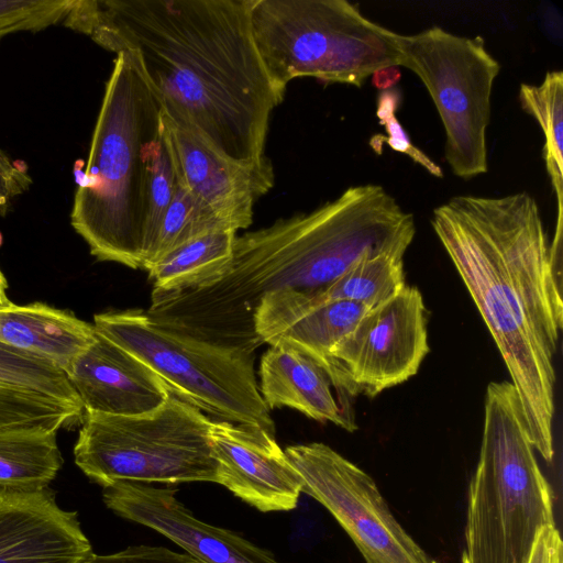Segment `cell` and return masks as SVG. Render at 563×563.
I'll return each instance as SVG.
<instances>
[{
  "instance_id": "obj_29",
  "label": "cell",
  "mask_w": 563,
  "mask_h": 563,
  "mask_svg": "<svg viewBox=\"0 0 563 563\" xmlns=\"http://www.w3.org/2000/svg\"><path fill=\"white\" fill-rule=\"evenodd\" d=\"M79 563H203L192 554L158 545H132L111 554L91 552Z\"/></svg>"
},
{
  "instance_id": "obj_19",
  "label": "cell",
  "mask_w": 563,
  "mask_h": 563,
  "mask_svg": "<svg viewBox=\"0 0 563 563\" xmlns=\"http://www.w3.org/2000/svg\"><path fill=\"white\" fill-rule=\"evenodd\" d=\"M258 374L260 394L269 410L288 407L349 432L357 429L354 418L335 398L328 374L301 352L285 345L271 346L261 357Z\"/></svg>"
},
{
  "instance_id": "obj_31",
  "label": "cell",
  "mask_w": 563,
  "mask_h": 563,
  "mask_svg": "<svg viewBox=\"0 0 563 563\" xmlns=\"http://www.w3.org/2000/svg\"><path fill=\"white\" fill-rule=\"evenodd\" d=\"M526 563H563V543L556 525L538 532Z\"/></svg>"
},
{
  "instance_id": "obj_34",
  "label": "cell",
  "mask_w": 563,
  "mask_h": 563,
  "mask_svg": "<svg viewBox=\"0 0 563 563\" xmlns=\"http://www.w3.org/2000/svg\"><path fill=\"white\" fill-rule=\"evenodd\" d=\"M8 34H10V32H8L7 30L0 27V38L5 36V35H8Z\"/></svg>"
},
{
  "instance_id": "obj_17",
  "label": "cell",
  "mask_w": 563,
  "mask_h": 563,
  "mask_svg": "<svg viewBox=\"0 0 563 563\" xmlns=\"http://www.w3.org/2000/svg\"><path fill=\"white\" fill-rule=\"evenodd\" d=\"M66 376L88 412L137 416L154 410L169 395L145 363L97 330Z\"/></svg>"
},
{
  "instance_id": "obj_18",
  "label": "cell",
  "mask_w": 563,
  "mask_h": 563,
  "mask_svg": "<svg viewBox=\"0 0 563 563\" xmlns=\"http://www.w3.org/2000/svg\"><path fill=\"white\" fill-rule=\"evenodd\" d=\"M85 410L66 374L0 343V428L81 424Z\"/></svg>"
},
{
  "instance_id": "obj_22",
  "label": "cell",
  "mask_w": 563,
  "mask_h": 563,
  "mask_svg": "<svg viewBox=\"0 0 563 563\" xmlns=\"http://www.w3.org/2000/svg\"><path fill=\"white\" fill-rule=\"evenodd\" d=\"M62 463L56 430L41 424L0 428V489H46Z\"/></svg>"
},
{
  "instance_id": "obj_9",
  "label": "cell",
  "mask_w": 563,
  "mask_h": 563,
  "mask_svg": "<svg viewBox=\"0 0 563 563\" xmlns=\"http://www.w3.org/2000/svg\"><path fill=\"white\" fill-rule=\"evenodd\" d=\"M399 66L426 86L445 131V159L452 173L470 179L487 173L486 131L492 91L500 64L482 36H461L440 26L396 33Z\"/></svg>"
},
{
  "instance_id": "obj_11",
  "label": "cell",
  "mask_w": 563,
  "mask_h": 563,
  "mask_svg": "<svg viewBox=\"0 0 563 563\" xmlns=\"http://www.w3.org/2000/svg\"><path fill=\"white\" fill-rule=\"evenodd\" d=\"M429 352L427 310L421 292L405 286L367 310L335 345L332 357L350 397L379 393L413 376Z\"/></svg>"
},
{
  "instance_id": "obj_8",
  "label": "cell",
  "mask_w": 563,
  "mask_h": 563,
  "mask_svg": "<svg viewBox=\"0 0 563 563\" xmlns=\"http://www.w3.org/2000/svg\"><path fill=\"white\" fill-rule=\"evenodd\" d=\"M211 421L173 394L154 410L137 416L85 411L75 463L102 488L119 482L217 483Z\"/></svg>"
},
{
  "instance_id": "obj_1",
  "label": "cell",
  "mask_w": 563,
  "mask_h": 563,
  "mask_svg": "<svg viewBox=\"0 0 563 563\" xmlns=\"http://www.w3.org/2000/svg\"><path fill=\"white\" fill-rule=\"evenodd\" d=\"M255 0H74L63 24L134 51L164 111L241 165L273 168L265 144L286 90L256 47Z\"/></svg>"
},
{
  "instance_id": "obj_30",
  "label": "cell",
  "mask_w": 563,
  "mask_h": 563,
  "mask_svg": "<svg viewBox=\"0 0 563 563\" xmlns=\"http://www.w3.org/2000/svg\"><path fill=\"white\" fill-rule=\"evenodd\" d=\"M32 178L0 148V216L9 211L12 201L29 190Z\"/></svg>"
},
{
  "instance_id": "obj_25",
  "label": "cell",
  "mask_w": 563,
  "mask_h": 563,
  "mask_svg": "<svg viewBox=\"0 0 563 563\" xmlns=\"http://www.w3.org/2000/svg\"><path fill=\"white\" fill-rule=\"evenodd\" d=\"M222 230L234 229L178 180L155 240L143 257L142 268L148 271L163 256L184 243Z\"/></svg>"
},
{
  "instance_id": "obj_20",
  "label": "cell",
  "mask_w": 563,
  "mask_h": 563,
  "mask_svg": "<svg viewBox=\"0 0 563 563\" xmlns=\"http://www.w3.org/2000/svg\"><path fill=\"white\" fill-rule=\"evenodd\" d=\"M95 336L93 323L45 303L0 307V343L65 374Z\"/></svg>"
},
{
  "instance_id": "obj_13",
  "label": "cell",
  "mask_w": 563,
  "mask_h": 563,
  "mask_svg": "<svg viewBox=\"0 0 563 563\" xmlns=\"http://www.w3.org/2000/svg\"><path fill=\"white\" fill-rule=\"evenodd\" d=\"M176 492L119 482L104 487L102 498L118 516L157 531L203 563H282L241 534L197 518Z\"/></svg>"
},
{
  "instance_id": "obj_10",
  "label": "cell",
  "mask_w": 563,
  "mask_h": 563,
  "mask_svg": "<svg viewBox=\"0 0 563 563\" xmlns=\"http://www.w3.org/2000/svg\"><path fill=\"white\" fill-rule=\"evenodd\" d=\"M302 493L319 501L345 530L365 563H439L391 514L375 481L324 443L286 448Z\"/></svg>"
},
{
  "instance_id": "obj_2",
  "label": "cell",
  "mask_w": 563,
  "mask_h": 563,
  "mask_svg": "<svg viewBox=\"0 0 563 563\" xmlns=\"http://www.w3.org/2000/svg\"><path fill=\"white\" fill-rule=\"evenodd\" d=\"M431 223L506 364L534 450L551 462L561 256L536 199L526 191L455 196L433 210Z\"/></svg>"
},
{
  "instance_id": "obj_5",
  "label": "cell",
  "mask_w": 563,
  "mask_h": 563,
  "mask_svg": "<svg viewBox=\"0 0 563 563\" xmlns=\"http://www.w3.org/2000/svg\"><path fill=\"white\" fill-rule=\"evenodd\" d=\"M534 451L516 388L490 382L461 563H526L538 532L555 526L553 494Z\"/></svg>"
},
{
  "instance_id": "obj_14",
  "label": "cell",
  "mask_w": 563,
  "mask_h": 563,
  "mask_svg": "<svg viewBox=\"0 0 563 563\" xmlns=\"http://www.w3.org/2000/svg\"><path fill=\"white\" fill-rule=\"evenodd\" d=\"M209 441L217 462V484L263 512L297 507L302 481L267 430L212 420Z\"/></svg>"
},
{
  "instance_id": "obj_26",
  "label": "cell",
  "mask_w": 563,
  "mask_h": 563,
  "mask_svg": "<svg viewBox=\"0 0 563 563\" xmlns=\"http://www.w3.org/2000/svg\"><path fill=\"white\" fill-rule=\"evenodd\" d=\"M177 185L178 177L163 124V131L157 144L150 179L142 262L155 240L164 214L174 198Z\"/></svg>"
},
{
  "instance_id": "obj_23",
  "label": "cell",
  "mask_w": 563,
  "mask_h": 563,
  "mask_svg": "<svg viewBox=\"0 0 563 563\" xmlns=\"http://www.w3.org/2000/svg\"><path fill=\"white\" fill-rule=\"evenodd\" d=\"M521 108L540 125L544 135L543 158L558 199L556 236H562L563 212V73L551 70L540 85L521 84Z\"/></svg>"
},
{
  "instance_id": "obj_28",
  "label": "cell",
  "mask_w": 563,
  "mask_h": 563,
  "mask_svg": "<svg viewBox=\"0 0 563 563\" xmlns=\"http://www.w3.org/2000/svg\"><path fill=\"white\" fill-rule=\"evenodd\" d=\"M74 0H0V27L36 32L63 23Z\"/></svg>"
},
{
  "instance_id": "obj_7",
  "label": "cell",
  "mask_w": 563,
  "mask_h": 563,
  "mask_svg": "<svg viewBox=\"0 0 563 563\" xmlns=\"http://www.w3.org/2000/svg\"><path fill=\"white\" fill-rule=\"evenodd\" d=\"M93 325L145 363L169 394L216 420L260 427L276 435L260 394L254 351L164 328L142 309L98 313Z\"/></svg>"
},
{
  "instance_id": "obj_12",
  "label": "cell",
  "mask_w": 563,
  "mask_h": 563,
  "mask_svg": "<svg viewBox=\"0 0 563 563\" xmlns=\"http://www.w3.org/2000/svg\"><path fill=\"white\" fill-rule=\"evenodd\" d=\"M367 310L361 303L329 299L318 292L279 289L261 298L253 329L260 345L289 346L320 365L342 405L347 394L332 351Z\"/></svg>"
},
{
  "instance_id": "obj_32",
  "label": "cell",
  "mask_w": 563,
  "mask_h": 563,
  "mask_svg": "<svg viewBox=\"0 0 563 563\" xmlns=\"http://www.w3.org/2000/svg\"><path fill=\"white\" fill-rule=\"evenodd\" d=\"M372 84L380 90L391 89L399 81L401 74L398 66H390L375 71Z\"/></svg>"
},
{
  "instance_id": "obj_21",
  "label": "cell",
  "mask_w": 563,
  "mask_h": 563,
  "mask_svg": "<svg viewBox=\"0 0 563 563\" xmlns=\"http://www.w3.org/2000/svg\"><path fill=\"white\" fill-rule=\"evenodd\" d=\"M236 231L222 230L196 238L167 253L150 267L151 299L207 288L227 273Z\"/></svg>"
},
{
  "instance_id": "obj_27",
  "label": "cell",
  "mask_w": 563,
  "mask_h": 563,
  "mask_svg": "<svg viewBox=\"0 0 563 563\" xmlns=\"http://www.w3.org/2000/svg\"><path fill=\"white\" fill-rule=\"evenodd\" d=\"M400 102V92L395 89L382 90L377 98L376 117L385 128L387 135L375 134L368 144L377 154H382L383 145L387 144L396 152L406 154L415 163L421 165L429 174L442 178L443 172L424 152L413 145L406 130L396 117Z\"/></svg>"
},
{
  "instance_id": "obj_24",
  "label": "cell",
  "mask_w": 563,
  "mask_h": 563,
  "mask_svg": "<svg viewBox=\"0 0 563 563\" xmlns=\"http://www.w3.org/2000/svg\"><path fill=\"white\" fill-rule=\"evenodd\" d=\"M402 258L389 253L365 256L318 294L361 303L368 310L378 307L406 286Z\"/></svg>"
},
{
  "instance_id": "obj_4",
  "label": "cell",
  "mask_w": 563,
  "mask_h": 563,
  "mask_svg": "<svg viewBox=\"0 0 563 563\" xmlns=\"http://www.w3.org/2000/svg\"><path fill=\"white\" fill-rule=\"evenodd\" d=\"M163 104L134 51L117 54L70 212L99 261L142 268L153 161Z\"/></svg>"
},
{
  "instance_id": "obj_6",
  "label": "cell",
  "mask_w": 563,
  "mask_h": 563,
  "mask_svg": "<svg viewBox=\"0 0 563 563\" xmlns=\"http://www.w3.org/2000/svg\"><path fill=\"white\" fill-rule=\"evenodd\" d=\"M254 41L273 79L295 78L361 88L375 71L399 66L396 33L346 0H255Z\"/></svg>"
},
{
  "instance_id": "obj_33",
  "label": "cell",
  "mask_w": 563,
  "mask_h": 563,
  "mask_svg": "<svg viewBox=\"0 0 563 563\" xmlns=\"http://www.w3.org/2000/svg\"><path fill=\"white\" fill-rule=\"evenodd\" d=\"M7 288H8L7 280H5L2 272L0 271V307L7 306L11 302L7 295Z\"/></svg>"
},
{
  "instance_id": "obj_3",
  "label": "cell",
  "mask_w": 563,
  "mask_h": 563,
  "mask_svg": "<svg viewBox=\"0 0 563 563\" xmlns=\"http://www.w3.org/2000/svg\"><path fill=\"white\" fill-rule=\"evenodd\" d=\"M415 233L412 213L382 186H352L310 212L236 236L219 282L161 300L157 314L169 329L255 352L253 316L264 295L321 291L365 256H404Z\"/></svg>"
},
{
  "instance_id": "obj_16",
  "label": "cell",
  "mask_w": 563,
  "mask_h": 563,
  "mask_svg": "<svg viewBox=\"0 0 563 563\" xmlns=\"http://www.w3.org/2000/svg\"><path fill=\"white\" fill-rule=\"evenodd\" d=\"M91 552L77 514L51 489H0V563H79Z\"/></svg>"
},
{
  "instance_id": "obj_15",
  "label": "cell",
  "mask_w": 563,
  "mask_h": 563,
  "mask_svg": "<svg viewBox=\"0 0 563 563\" xmlns=\"http://www.w3.org/2000/svg\"><path fill=\"white\" fill-rule=\"evenodd\" d=\"M165 135L179 183L236 232L253 222L254 206L274 186V169H260L221 155L163 108Z\"/></svg>"
}]
</instances>
